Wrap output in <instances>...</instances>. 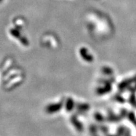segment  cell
<instances>
[{
    "mask_svg": "<svg viewBox=\"0 0 136 136\" xmlns=\"http://www.w3.org/2000/svg\"><path fill=\"white\" fill-rule=\"evenodd\" d=\"M0 1H1V0H0Z\"/></svg>",
    "mask_w": 136,
    "mask_h": 136,
    "instance_id": "1",
    "label": "cell"
}]
</instances>
